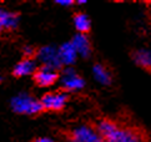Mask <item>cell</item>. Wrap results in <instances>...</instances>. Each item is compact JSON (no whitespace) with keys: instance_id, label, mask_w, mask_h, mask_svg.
Listing matches in <instances>:
<instances>
[{"instance_id":"obj_1","label":"cell","mask_w":151,"mask_h":142,"mask_svg":"<svg viewBox=\"0 0 151 142\" xmlns=\"http://www.w3.org/2000/svg\"><path fill=\"white\" fill-rule=\"evenodd\" d=\"M12 107L17 113L29 115V116L37 115L42 111L40 100H36L35 97L29 96L26 94L15 96L12 100Z\"/></svg>"},{"instance_id":"obj_2","label":"cell","mask_w":151,"mask_h":142,"mask_svg":"<svg viewBox=\"0 0 151 142\" xmlns=\"http://www.w3.org/2000/svg\"><path fill=\"white\" fill-rule=\"evenodd\" d=\"M104 142H146V140L139 130L134 127H122L119 125L114 132L104 138Z\"/></svg>"},{"instance_id":"obj_3","label":"cell","mask_w":151,"mask_h":142,"mask_svg":"<svg viewBox=\"0 0 151 142\" xmlns=\"http://www.w3.org/2000/svg\"><path fill=\"white\" fill-rule=\"evenodd\" d=\"M68 102V95L65 92H49L41 97L40 103L42 110L60 111Z\"/></svg>"},{"instance_id":"obj_4","label":"cell","mask_w":151,"mask_h":142,"mask_svg":"<svg viewBox=\"0 0 151 142\" xmlns=\"http://www.w3.org/2000/svg\"><path fill=\"white\" fill-rule=\"evenodd\" d=\"M71 142H104L98 131L90 126H80L69 133Z\"/></svg>"},{"instance_id":"obj_5","label":"cell","mask_w":151,"mask_h":142,"mask_svg":"<svg viewBox=\"0 0 151 142\" xmlns=\"http://www.w3.org/2000/svg\"><path fill=\"white\" fill-rule=\"evenodd\" d=\"M58 79H59L58 71L52 70L50 67H46V66H41L39 69H36L34 72V81L40 87L51 86L56 82Z\"/></svg>"},{"instance_id":"obj_6","label":"cell","mask_w":151,"mask_h":142,"mask_svg":"<svg viewBox=\"0 0 151 142\" xmlns=\"http://www.w3.org/2000/svg\"><path fill=\"white\" fill-rule=\"evenodd\" d=\"M39 59L42 61V66H46V67H50L52 70L58 71L59 69H61L63 64L59 59V55H58V50H55L54 47H50V46H45L39 50V54H37Z\"/></svg>"},{"instance_id":"obj_7","label":"cell","mask_w":151,"mask_h":142,"mask_svg":"<svg viewBox=\"0 0 151 142\" xmlns=\"http://www.w3.org/2000/svg\"><path fill=\"white\" fill-rule=\"evenodd\" d=\"M85 85V81L83 77H80L75 74L73 69H68L63 76V87L66 91H74L83 89Z\"/></svg>"},{"instance_id":"obj_8","label":"cell","mask_w":151,"mask_h":142,"mask_svg":"<svg viewBox=\"0 0 151 142\" xmlns=\"http://www.w3.org/2000/svg\"><path fill=\"white\" fill-rule=\"evenodd\" d=\"M19 15L0 9V34L4 31H12L18 26Z\"/></svg>"},{"instance_id":"obj_9","label":"cell","mask_w":151,"mask_h":142,"mask_svg":"<svg viewBox=\"0 0 151 142\" xmlns=\"http://www.w3.org/2000/svg\"><path fill=\"white\" fill-rule=\"evenodd\" d=\"M71 45L74 46L76 54H80L83 57H89L91 55V44L84 34H78L73 37Z\"/></svg>"},{"instance_id":"obj_10","label":"cell","mask_w":151,"mask_h":142,"mask_svg":"<svg viewBox=\"0 0 151 142\" xmlns=\"http://www.w3.org/2000/svg\"><path fill=\"white\" fill-rule=\"evenodd\" d=\"M36 70V65L33 59H24L20 62L17 64V66L13 70V75L17 77H23V76H28L30 74H34Z\"/></svg>"},{"instance_id":"obj_11","label":"cell","mask_w":151,"mask_h":142,"mask_svg":"<svg viewBox=\"0 0 151 142\" xmlns=\"http://www.w3.org/2000/svg\"><path fill=\"white\" fill-rule=\"evenodd\" d=\"M58 55L63 65H71L76 60L78 54L71 45V42H66L60 46V49L58 50Z\"/></svg>"},{"instance_id":"obj_12","label":"cell","mask_w":151,"mask_h":142,"mask_svg":"<svg viewBox=\"0 0 151 142\" xmlns=\"http://www.w3.org/2000/svg\"><path fill=\"white\" fill-rule=\"evenodd\" d=\"M132 59L140 67L151 71V51L137 50L132 54Z\"/></svg>"},{"instance_id":"obj_13","label":"cell","mask_w":151,"mask_h":142,"mask_svg":"<svg viewBox=\"0 0 151 142\" xmlns=\"http://www.w3.org/2000/svg\"><path fill=\"white\" fill-rule=\"evenodd\" d=\"M74 25L76 30L79 31V34H86L90 31L91 24H90V19L83 13H78L74 16Z\"/></svg>"},{"instance_id":"obj_14","label":"cell","mask_w":151,"mask_h":142,"mask_svg":"<svg viewBox=\"0 0 151 142\" xmlns=\"http://www.w3.org/2000/svg\"><path fill=\"white\" fill-rule=\"evenodd\" d=\"M94 76L95 79L99 81V82H101L102 85H109L111 84V75L110 72L106 70V67H104L101 64H96L94 69Z\"/></svg>"},{"instance_id":"obj_15","label":"cell","mask_w":151,"mask_h":142,"mask_svg":"<svg viewBox=\"0 0 151 142\" xmlns=\"http://www.w3.org/2000/svg\"><path fill=\"white\" fill-rule=\"evenodd\" d=\"M35 49L31 47V46H26L24 47V55H25V59H31L34 55H35Z\"/></svg>"},{"instance_id":"obj_16","label":"cell","mask_w":151,"mask_h":142,"mask_svg":"<svg viewBox=\"0 0 151 142\" xmlns=\"http://www.w3.org/2000/svg\"><path fill=\"white\" fill-rule=\"evenodd\" d=\"M55 3L60 4V5H64V6H70V5L74 4L73 0H58V1H55Z\"/></svg>"},{"instance_id":"obj_17","label":"cell","mask_w":151,"mask_h":142,"mask_svg":"<svg viewBox=\"0 0 151 142\" xmlns=\"http://www.w3.org/2000/svg\"><path fill=\"white\" fill-rule=\"evenodd\" d=\"M34 142H54L50 138H46V137H40V138H36Z\"/></svg>"},{"instance_id":"obj_18","label":"cell","mask_w":151,"mask_h":142,"mask_svg":"<svg viewBox=\"0 0 151 142\" xmlns=\"http://www.w3.org/2000/svg\"><path fill=\"white\" fill-rule=\"evenodd\" d=\"M1 81H3V77H1V76H0V82H1Z\"/></svg>"}]
</instances>
